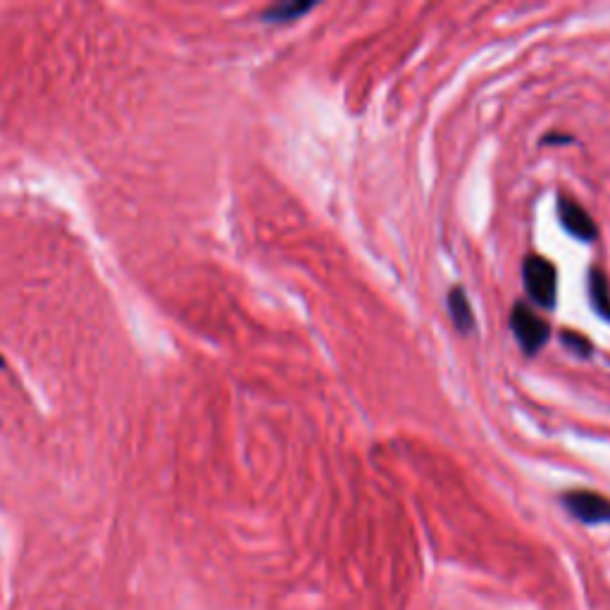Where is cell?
<instances>
[{"mask_svg": "<svg viewBox=\"0 0 610 610\" xmlns=\"http://www.w3.org/2000/svg\"><path fill=\"white\" fill-rule=\"evenodd\" d=\"M522 279H525V289L529 298L539 305V308L553 310L558 301V270L544 255H527L522 260Z\"/></svg>", "mask_w": 610, "mask_h": 610, "instance_id": "cell-1", "label": "cell"}, {"mask_svg": "<svg viewBox=\"0 0 610 610\" xmlns=\"http://www.w3.org/2000/svg\"><path fill=\"white\" fill-rule=\"evenodd\" d=\"M508 325L510 332L515 334V339H518L520 348L527 353V356H537L551 336L549 322H546L544 317L525 301H518L513 305L508 317Z\"/></svg>", "mask_w": 610, "mask_h": 610, "instance_id": "cell-2", "label": "cell"}, {"mask_svg": "<svg viewBox=\"0 0 610 610\" xmlns=\"http://www.w3.org/2000/svg\"><path fill=\"white\" fill-rule=\"evenodd\" d=\"M558 220L570 236L580 241H596L599 239V227H596L594 217L582 208L575 198L568 194L558 196Z\"/></svg>", "mask_w": 610, "mask_h": 610, "instance_id": "cell-3", "label": "cell"}, {"mask_svg": "<svg viewBox=\"0 0 610 610\" xmlns=\"http://www.w3.org/2000/svg\"><path fill=\"white\" fill-rule=\"evenodd\" d=\"M563 503L577 520L587 522V525L610 522V501L596 491H568L563 496Z\"/></svg>", "mask_w": 610, "mask_h": 610, "instance_id": "cell-4", "label": "cell"}, {"mask_svg": "<svg viewBox=\"0 0 610 610\" xmlns=\"http://www.w3.org/2000/svg\"><path fill=\"white\" fill-rule=\"evenodd\" d=\"M448 315H451V322L453 327L458 329L460 334H472L475 332V313H472V305H470V298L468 294H465L463 286H453L451 291H448Z\"/></svg>", "mask_w": 610, "mask_h": 610, "instance_id": "cell-5", "label": "cell"}, {"mask_svg": "<svg viewBox=\"0 0 610 610\" xmlns=\"http://www.w3.org/2000/svg\"><path fill=\"white\" fill-rule=\"evenodd\" d=\"M315 5L317 3H313V0H286V3L270 5V8L260 15V20L265 24H291L301 20L308 12H313Z\"/></svg>", "mask_w": 610, "mask_h": 610, "instance_id": "cell-6", "label": "cell"}, {"mask_svg": "<svg viewBox=\"0 0 610 610\" xmlns=\"http://www.w3.org/2000/svg\"><path fill=\"white\" fill-rule=\"evenodd\" d=\"M587 291L589 301L594 305V310L599 313L603 320L610 322V284L608 275L601 270L599 265H594L587 275Z\"/></svg>", "mask_w": 610, "mask_h": 610, "instance_id": "cell-7", "label": "cell"}, {"mask_svg": "<svg viewBox=\"0 0 610 610\" xmlns=\"http://www.w3.org/2000/svg\"><path fill=\"white\" fill-rule=\"evenodd\" d=\"M560 344H563L568 351L575 353V356L580 358H589L591 356V344L587 336H582L580 332H572V329H563L560 332Z\"/></svg>", "mask_w": 610, "mask_h": 610, "instance_id": "cell-8", "label": "cell"}, {"mask_svg": "<svg viewBox=\"0 0 610 610\" xmlns=\"http://www.w3.org/2000/svg\"><path fill=\"white\" fill-rule=\"evenodd\" d=\"M565 143H575V136L551 132V134H546L544 139H541V146H565Z\"/></svg>", "mask_w": 610, "mask_h": 610, "instance_id": "cell-9", "label": "cell"}]
</instances>
